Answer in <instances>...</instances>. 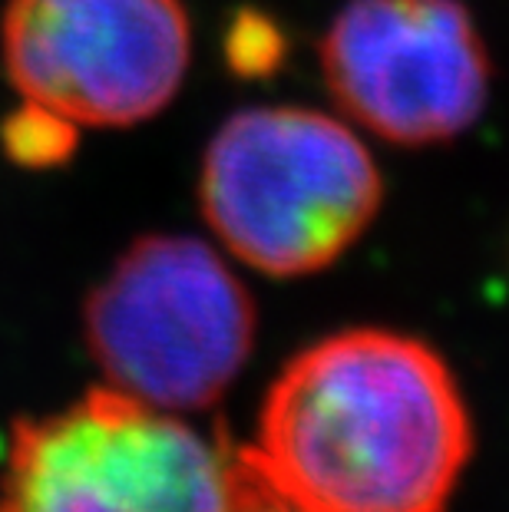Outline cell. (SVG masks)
I'll return each instance as SVG.
<instances>
[{
	"mask_svg": "<svg viewBox=\"0 0 509 512\" xmlns=\"http://www.w3.org/2000/svg\"><path fill=\"white\" fill-rule=\"evenodd\" d=\"M473 453L450 364L417 337L354 328L268 387L242 460L291 512H443Z\"/></svg>",
	"mask_w": 509,
	"mask_h": 512,
	"instance_id": "1",
	"label": "cell"
},
{
	"mask_svg": "<svg viewBox=\"0 0 509 512\" xmlns=\"http://www.w3.org/2000/svg\"><path fill=\"white\" fill-rule=\"evenodd\" d=\"M381 169L338 119L301 106H255L205 149L199 205L229 252L272 278L334 265L371 228Z\"/></svg>",
	"mask_w": 509,
	"mask_h": 512,
	"instance_id": "2",
	"label": "cell"
},
{
	"mask_svg": "<svg viewBox=\"0 0 509 512\" xmlns=\"http://www.w3.org/2000/svg\"><path fill=\"white\" fill-rule=\"evenodd\" d=\"M83 328L116 390L182 413L209 407L242 374L255 304L199 238L146 235L86 298Z\"/></svg>",
	"mask_w": 509,
	"mask_h": 512,
	"instance_id": "3",
	"label": "cell"
},
{
	"mask_svg": "<svg viewBox=\"0 0 509 512\" xmlns=\"http://www.w3.org/2000/svg\"><path fill=\"white\" fill-rule=\"evenodd\" d=\"M238 499V450L106 387L17 423L0 512H238Z\"/></svg>",
	"mask_w": 509,
	"mask_h": 512,
	"instance_id": "4",
	"label": "cell"
},
{
	"mask_svg": "<svg viewBox=\"0 0 509 512\" xmlns=\"http://www.w3.org/2000/svg\"><path fill=\"white\" fill-rule=\"evenodd\" d=\"M182 0H7L10 86L77 126H136L172 103L189 70Z\"/></svg>",
	"mask_w": 509,
	"mask_h": 512,
	"instance_id": "5",
	"label": "cell"
},
{
	"mask_svg": "<svg viewBox=\"0 0 509 512\" xmlns=\"http://www.w3.org/2000/svg\"><path fill=\"white\" fill-rule=\"evenodd\" d=\"M321 70L334 103L397 146L447 143L490 100V53L460 0H348Z\"/></svg>",
	"mask_w": 509,
	"mask_h": 512,
	"instance_id": "6",
	"label": "cell"
},
{
	"mask_svg": "<svg viewBox=\"0 0 509 512\" xmlns=\"http://www.w3.org/2000/svg\"><path fill=\"white\" fill-rule=\"evenodd\" d=\"M80 146V126L50 106L24 100L0 123V149L20 169H57Z\"/></svg>",
	"mask_w": 509,
	"mask_h": 512,
	"instance_id": "7",
	"label": "cell"
},
{
	"mask_svg": "<svg viewBox=\"0 0 509 512\" xmlns=\"http://www.w3.org/2000/svg\"><path fill=\"white\" fill-rule=\"evenodd\" d=\"M285 34L275 24L272 17L262 14V10H238L229 20V30H225L222 50H225V63L235 76H245V80H258V76H272L281 60H285Z\"/></svg>",
	"mask_w": 509,
	"mask_h": 512,
	"instance_id": "8",
	"label": "cell"
},
{
	"mask_svg": "<svg viewBox=\"0 0 509 512\" xmlns=\"http://www.w3.org/2000/svg\"><path fill=\"white\" fill-rule=\"evenodd\" d=\"M238 456H242V450H238ZM238 512H291V509L281 506L242 460V499H238Z\"/></svg>",
	"mask_w": 509,
	"mask_h": 512,
	"instance_id": "9",
	"label": "cell"
}]
</instances>
